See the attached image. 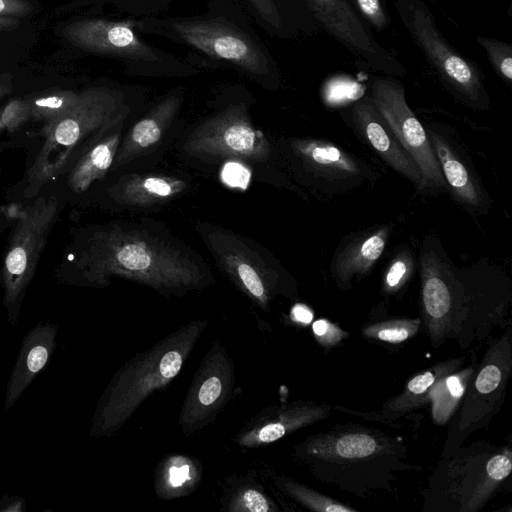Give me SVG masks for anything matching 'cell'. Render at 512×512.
Wrapping results in <instances>:
<instances>
[{"label":"cell","instance_id":"e0dca14e","mask_svg":"<svg viewBox=\"0 0 512 512\" xmlns=\"http://www.w3.org/2000/svg\"><path fill=\"white\" fill-rule=\"evenodd\" d=\"M351 118L355 129L387 165L410 180L418 190L426 189L418 165L403 148L370 96H362L355 101Z\"/></svg>","mask_w":512,"mask_h":512},{"label":"cell","instance_id":"8d00e7d4","mask_svg":"<svg viewBox=\"0 0 512 512\" xmlns=\"http://www.w3.org/2000/svg\"><path fill=\"white\" fill-rule=\"evenodd\" d=\"M251 179V172L240 161L227 162L221 171V180L227 186L237 189H246Z\"/></svg>","mask_w":512,"mask_h":512},{"label":"cell","instance_id":"f546056e","mask_svg":"<svg viewBox=\"0 0 512 512\" xmlns=\"http://www.w3.org/2000/svg\"><path fill=\"white\" fill-rule=\"evenodd\" d=\"M420 319H391L369 324L361 330L363 337L389 344H400L420 329Z\"/></svg>","mask_w":512,"mask_h":512},{"label":"cell","instance_id":"6da1fadb","mask_svg":"<svg viewBox=\"0 0 512 512\" xmlns=\"http://www.w3.org/2000/svg\"><path fill=\"white\" fill-rule=\"evenodd\" d=\"M419 265L423 321L434 348L447 340L468 348L504 326L511 285L495 267H457L432 236L422 244Z\"/></svg>","mask_w":512,"mask_h":512},{"label":"cell","instance_id":"44dd1931","mask_svg":"<svg viewBox=\"0 0 512 512\" xmlns=\"http://www.w3.org/2000/svg\"><path fill=\"white\" fill-rule=\"evenodd\" d=\"M182 102L178 94L166 97L130 129L118 148L112 168L116 169L154 148L164 136Z\"/></svg>","mask_w":512,"mask_h":512},{"label":"cell","instance_id":"e575fe53","mask_svg":"<svg viewBox=\"0 0 512 512\" xmlns=\"http://www.w3.org/2000/svg\"><path fill=\"white\" fill-rule=\"evenodd\" d=\"M29 119L28 102L13 100L0 111V133L13 132Z\"/></svg>","mask_w":512,"mask_h":512},{"label":"cell","instance_id":"1f68e13d","mask_svg":"<svg viewBox=\"0 0 512 512\" xmlns=\"http://www.w3.org/2000/svg\"><path fill=\"white\" fill-rule=\"evenodd\" d=\"M476 42L484 49L496 75L509 87L512 84V46L510 43L477 35Z\"/></svg>","mask_w":512,"mask_h":512},{"label":"cell","instance_id":"5bb4252c","mask_svg":"<svg viewBox=\"0 0 512 512\" xmlns=\"http://www.w3.org/2000/svg\"><path fill=\"white\" fill-rule=\"evenodd\" d=\"M206 241L230 280L263 311L270 312L274 298L286 294L278 272L235 235L213 231Z\"/></svg>","mask_w":512,"mask_h":512},{"label":"cell","instance_id":"d6986e66","mask_svg":"<svg viewBox=\"0 0 512 512\" xmlns=\"http://www.w3.org/2000/svg\"><path fill=\"white\" fill-rule=\"evenodd\" d=\"M390 230L386 225L373 227L353 234L338 247L330 266L338 287L348 289L370 272L384 252Z\"/></svg>","mask_w":512,"mask_h":512},{"label":"cell","instance_id":"8fae6325","mask_svg":"<svg viewBox=\"0 0 512 512\" xmlns=\"http://www.w3.org/2000/svg\"><path fill=\"white\" fill-rule=\"evenodd\" d=\"M57 214L58 201L55 197H39L18 211V222L2 268L8 303L15 302L32 279Z\"/></svg>","mask_w":512,"mask_h":512},{"label":"cell","instance_id":"83f0119b","mask_svg":"<svg viewBox=\"0 0 512 512\" xmlns=\"http://www.w3.org/2000/svg\"><path fill=\"white\" fill-rule=\"evenodd\" d=\"M472 364L439 379L430 389L431 414L437 425H445L462 401L466 388L476 370Z\"/></svg>","mask_w":512,"mask_h":512},{"label":"cell","instance_id":"ba28073f","mask_svg":"<svg viewBox=\"0 0 512 512\" xmlns=\"http://www.w3.org/2000/svg\"><path fill=\"white\" fill-rule=\"evenodd\" d=\"M512 371L510 328L489 341L488 348L466 388L461 410L445 445L448 455L474 431L486 427L501 408Z\"/></svg>","mask_w":512,"mask_h":512},{"label":"cell","instance_id":"ac0fdd59","mask_svg":"<svg viewBox=\"0 0 512 512\" xmlns=\"http://www.w3.org/2000/svg\"><path fill=\"white\" fill-rule=\"evenodd\" d=\"M291 148L304 169L326 188H346L368 176L355 157L333 143L320 139H296Z\"/></svg>","mask_w":512,"mask_h":512},{"label":"cell","instance_id":"f35d334b","mask_svg":"<svg viewBox=\"0 0 512 512\" xmlns=\"http://www.w3.org/2000/svg\"><path fill=\"white\" fill-rule=\"evenodd\" d=\"M257 13L272 27L280 29L282 18L275 0H249Z\"/></svg>","mask_w":512,"mask_h":512},{"label":"cell","instance_id":"7402d4cb","mask_svg":"<svg viewBox=\"0 0 512 512\" xmlns=\"http://www.w3.org/2000/svg\"><path fill=\"white\" fill-rule=\"evenodd\" d=\"M79 38L86 47L128 59L147 62L160 59L156 51L125 23L90 21L83 24Z\"/></svg>","mask_w":512,"mask_h":512},{"label":"cell","instance_id":"60d3db41","mask_svg":"<svg viewBox=\"0 0 512 512\" xmlns=\"http://www.w3.org/2000/svg\"><path fill=\"white\" fill-rule=\"evenodd\" d=\"M5 9V3L3 0H0V12H2Z\"/></svg>","mask_w":512,"mask_h":512},{"label":"cell","instance_id":"cb8c5ba5","mask_svg":"<svg viewBox=\"0 0 512 512\" xmlns=\"http://www.w3.org/2000/svg\"><path fill=\"white\" fill-rule=\"evenodd\" d=\"M185 188L186 183L178 178L133 174L122 177L109 193L119 204L151 206L171 199Z\"/></svg>","mask_w":512,"mask_h":512},{"label":"cell","instance_id":"2e32d148","mask_svg":"<svg viewBox=\"0 0 512 512\" xmlns=\"http://www.w3.org/2000/svg\"><path fill=\"white\" fill-rule=\"evenodd\" d=\"M330 410L329 405L304 400L271 405L252 416L236 434L234 442L247 449L271 444L329 417Z\"/></svg>","mask_w":512,"mask_h":512},{"label":"cell","instance_id":"9a60e30c","mask_svg":"<svg viewBox=\"0 0 512 512\" xmlns=\"http://www.w3.org/2000/svg\"><path fill=\"white\" fill-rule=\"evenodd\" d=\"M171 28L190 46L254 76L265 77L271 71L265 52L242 31L219 19L183 20L173 22Z\"/></svg>","mask_w":512,"mask_h":512},{"label":"cell","instance_id":"4dcf8cb0","mask_svg":"<svg viewBox=\"0 0 512 512\" xmlns=\"http://www.w3.org/2000/svg\"><path fill=\"white\" fill-rule=\"evenodd\" d=\"M79 94L73 92H56L29 100V116L44 125L52 123L65 115L76 103Z\"/></svg>","mask_w":512,"mask_h":512},{"label":"cell","instance_id":"9c48e42d","mask_svg":"<svg viewBox=\"0 0 512 512\" xmlns=\"http://www.w3.org/2000/svg\"><path fill=\"white\" fill-rule=\"evenodd\" d=\"M370 97L403 148L418 165L426 189H447L427 131L410 109L398 78L371 76Z\"/></svg>","mask_w":512,"mask_h":512},{"label":"cell","instance_id":"4fadbf2b","mask_svg":"<svg viewBox=\"0 0 512 512\" xmlns=\"http://www.w3.org/2000/svg\"><path fill=\"white\" fill-rule=\"evenodd\" d=\"M321 28L373 71L404 78L407 70L394 53L382 46L348 0H304Z\"/></svg>","mask_w":512,"mask_h":512},{"label":"cell","instance_id":"603a6c76","mask_svg":"<svg viewBox=\"0 0 512 512\" xmlns=\"http://www.w3.org/2000/svg\"><path fill=\"white\" fill-rule=\"evenodd\" d=\"M464 358H453L435 364L428 370L414 376L406 384L402 393L392 397L377 411L356 413L371 421H388L397 419L406 413L429 402L431 387L444 376L457 371Z\"/></svg>","mask_w":512,"mask_h":512},{"label":"cell","instance_id":"7c38bea8","mask_svg":"<svg viewBox=\"0 0 512 512\" xmlns=\"http://www.w3.org/2000/svg\"><path fill=\"white\" fill-rule=\"evenodd\" d=\"M235 384L234 361L220 341L210 346L184 397L178 416L181 433L188 437L214 422L229 402Z\"/></svg>","mask_w":512,"mask_h":512},{"label":"cell","instance_id":"8992f818","mask_svg":"<svg viewBox=\"0 0 512 512\" xmlns=\"http://www.w3.org/2000/svg\"><path fill=\"white\" fill-rule=\"evenodd\" d=\"M512 452L479 442L443 455L430 479L426 503L436 511L480 510L511 473Z\"/></svg>","mask_w":512,"mask_h":512},{"label":"cell","instance_id":"ffe728a7","mask_svg":"<svg viewBox=\"0 0 512 512\" xmlns=\"http://www.w3.org/2000/svg\"><path fill=\"white\" fill-rule=\"evenodd\" d=\"M427 134L447 189L460 203L479 210L485 202V195L472 168L445 135L432 128Z\"/></svg>","mask_w":512,"mask_h":512},{"label":"cell","instance_id":"d4e9b609","mask_svg":"<svg viewBox=\"0 0 512 512\" xmlns=\"http://www.w3.org/2000/svg\"><path fill=\"white\" fill-rule=\"evenodd\" d=\"M201 463L189 455L169 454L157 464L153 487L162 500H172L192 494L202 479Z\"/></svg>","mask_w":512,"mask_h":512},{"label":"cell","instance_id":"484cf974","mask_svg":"<svg viewBox=\"0 0 512 512\" xmlns=\"http://www.w3.org/2000/svg\"><path fill=\"white\" fill-rule=\"evenodd\" d=\"M220 509L226 512H278L280 507L257 480V471L223 479Z\"/></svg>","mask_w":512,"mask_h":512},{"label":"cell","instance_id":"4316f807","mask_svg":"<svg viewBox=\"0 0 512 512\" xmlns=\"http://www.w3.org/2000/svg\"><path fill=\"white\" fill-rule=\"evenodd\" d=\"M120 137L121 132L117 130L103 134L93 142L69 173L68 185L72 191L82 193L107 174L119 148Z\"/></svg>","mask_w":512,"mask_h":512},{"label":"cell","instance_id":"d6a6232c","mask_svg":"<svg viewBox=\"0 0 512 512\" xmlns=\"http://www.w3.org/2000/svg\"><path fill=\"white\" fill-rule=\"evenodd\" d=\"M414 270V260L409 251L398 252L390 261L382 280V292L394 295L408 282Z\"/></svg>","mask_w":512,"mask_h":512},{"label":"cell","instance_id":"30bf717a","mask_svg":"<svg viewBox=\"0 0 512 512\" xmlns=\"http://www.w3.org/2000/svg\"><path fill=\"white\" fill-rule=\"evenodd\" d=\"M184 150L201 158H234L265 162L271 146L262 131L256 129L246 107L232 105L202 123L187 139Z\"/></svg>","mask_w":512,"mask_h":512},{"label":"cell","instance_id":"277c9868","mask_svg":"<svg viewBox=\"0 0 512 512\" xmlns=\"http://www.w3.org/2000/svg\"><path fill=\"white\" fill-rule=\"evenodd\" d=\"M405 451L400 440L381 431L347 425L307 437L294 446L293 456L307 465L316 478L348 490L352 480L355 485L358 480H368L377 487L369 472L387 476L408 468L402 461Z\"/></svg>","mask_w":512,"mask_h":512},{"label":"cell","instance_id":"836d02e7","mask_svg":"<svg viewBox=\"0 0 512 512\" xmlns=\"http://www.w3.org/2000/svg\"><path fill=\"white\" fill-rule=\"evenodd\" d=\"M361 19L378 32L387 29L391 24L384 0H348Z\"/></svg>","mask_w":512,"mask_h":512},{"label":"cell","instance_id":"3957f363","mask_svg":"<svg viewBox=\"0 0 512 512\" xmlns=\"http://www.w3.org/2000/svg\"><path fill=\"white\" fill-rule=\"evenodd\" d=\"M207 324V320H192L128 360L99 401L92 435L115 434L152 393L165 388L182 370Z\"/></svg>","mask_w":512,"mask_h":512},{"label":"cell","instance_id":"d590c367","mask_svg":"<svg viewBox=\"0 0 512 512\" xmlns=\"http://www.w3.org/2000/svg\"><path fill=\"white\" fill-rule=\"evenodd\" d=\"M312 331L319 344L326 349L338 345L348 336L346 331L326 319L316 320L312 325Z\"/></svg>","mask_w":512,"mask_h":512},{"label":"cell","instance_id":"52a82bcc","mask_svg":"<svg viewBox=\"0 0 512 512\" xmlns=\"http://www.w3.org/2000/svg\"><path fill=\"white\" fill-rule=\"evenodd\" d=\"M395 8L413 42L453 97L473 109H487L490 98L481 69L444 37L427 3L395 0Z\"/></svg>","mask_w":512,"mask_h":512},{"label":"cell","instance_id":"5b68a950","mask_svg":"<svg viewBox=\"0 0 512 512\" xmlns=\"http://www.w3.org/2000/svg\"><path fill=\"white\" fill-rule=\"evenodd\" d=\"M129 111L119 91L94 88L79 94L65 115L43 126L45 141L29 170L27 194L58 176L79 148L121 124Z\"/></svg>","mask_w":512,"mask_h":512},{"label":"cell","instance_id":"74e56055","mask_svg":"<svg viewBox=\"0 0 512 512\" xmlns=\"http://www.w3.org/2000/svg\"><path fill=\"white\" fill-rule=\"evenodd\" d=\"M49 358V349L45 344H36L31 346L25 354V366H21L23 371L21 375L31 378L37 374L47 363Z\"/></svg>","mask_w":512,"mask_h":512},{"label":"cell","instance_id":"ab89813d","mask_svg":"<svg viewBox=\"0 0 512 512\" xmlns=\"http://www.w3.org/2000/svg\"><path fill=\"white\" fill-rule=\"evenodd\" d=\"M291 315L294 321L304 325L311 323L313 320L312 311L303 304H296L292 308Z\"/></svg>","mask_w":512,"mask_h":512},{"label":"cell","instance_id":"f1b7e54d","mask_svg":"<svg viewBox=\"0 0 512 512\" xmlns=\"http://www.w3.org/2000/svg\"><path fill=\"white\" fill-rule=\"evenodd\" d=\"M273 487L303 507L316 512H356L357 510L321 494L296 480L273 471L263 472Z\"/></svg>","mask_w":512,"mask_h":512},{"label":"cell","instance_id":"7a4b0ae2","mask_svg":"<svg viewBox=\"0 0 512 512\" xmlns=\"http://www.w3.org/2000/svg\"><path fill=\"white\" fill-rule=\"evenodd\" d=\"M75 263L83 278L97 286L122 277L161 294L182 296L210 283L194 258L141 229L110 226L94 232Z\"/></svg>","mask_w":512,"mask_h":512}]
</instances>
